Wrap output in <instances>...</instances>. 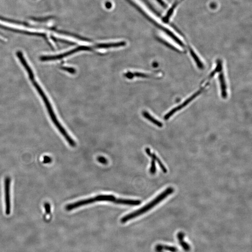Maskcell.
Instances as JSON below:
<instances>
[{
    "label": "cell",
    "instance_id": "19",
    "mask_svg": "<svg viewBox=\"0 0 252 252\" xmlns=\"http://www.w3.org/2000/svg\"><path fill=\"white\" fill-rule=\"evenodd\" d=\"M45 209H46V214H50L51 209H50V206L49 203H46L45 204Z\"/></svg>",
    "mask_w": 252,
    "mask_h": 252
},
{
    "label": "cell",
    "instance_id": "6",
    "mask_svg": "<svg viewBox=\"0 0 252 252\" xmlns=\"http://www.w3.org/2000/svg\"><path fill=\"white\" fill-rule=\"evenodd\" d=\"M91 48L88 47L86 46H79V47L75 48V49L69 51L67 53H64L61 54L53 56H44L41 57L40 59L42 61H45L56 60H60L64 57H66L68 56L71 55L74 53L79 52L80 50H91Z\"/></svg>",
    "mask_w": 252,
    "mask_h": 252
},
{
    "label": "cell",
    "instance_id": "16",
    "mask_svg": "<svg viewBox=\"0 0 252 252\" xmlns=\"http://www.w3.org/2000/svg\"><path fill=\"white\" fill-rule=\"evenodd\" d=\"M156 171V166H155V161L154 159H152L151 162V166H150L149 172L150 174H154Z\"/></svg>",
    "mask_w": 252,
    "mask_h": 252
},
{
    "label": "cell",
    "instance_id": "20",
    "mask_svg": "<svg viewBox=\"0 0 252 252\" xmlns=\"http://www.w3.org/2000/svg\"><path fill=\"white\" fill-rule=\"evenodd\" d=\"M52 159L51 157H49V156H44V163H49L52 162Z\"/></svg>",
    "mask_w": 252,
    "mask_h": 252
},
{
    "label": "cell",
    "instance_id": "13",
    "mask_svg": "<svg viewBox=\"0 0 252 252\" xmlns=\"http://www.w3.org/2000/svg\"><path fill=\"white\" fill-rule=\"evenodd\" d=\"M189 49H190V53H191V56H192V58H193V60H194V61L196 63L198 68L200 69H203L204 68V65H203V63L200 60L199 58V57L195 53V52L193 51V50L191 48H190Z\"/></svg>",
    "mask_w": 252,
    "mask_h": 252
},
{
    "label": "cell",
    "instance_id": "1",
    "mask_svg": "<svg viewBox=\"0 0 252 252\" xmlns=\"http://www.w3.org/2000/svg\"><path fill=\"white\" fill-rule=\"evenodd\" d=\"M31 80L34 86H35L39 94L41 96L42 98L44 100V103H45V105L49 113V115L52 118V121L53 122L54 124L55 125L56 127L58 129V130L60 131V132L62 134L63 136L64 137V138L66 140L67 142L72 147H75L76 146V143H75V141L71 138V137L69 135L68 133H67V132L64 130L62 126L61 125L60 123L58 122L57 118L53 110L52 105L50 104V102H49L47 97L45 94L44 91H43L40 85H39V84L37 83V81L34 80V78L31 79Z\"/></svg>",
    "mask_w": 252,
    "mask_h": 252
},
{
    "label": "cell",
    "instance_id": "14",
    "mask_svg": "<svg viewBox=\"0 0 252 252\" xmlns=\"http://www.w3.org/2000/svg\"><path fill=\"white\" fill-rule=\"evenodd\" d=\"M154 249H158V250H162V251H170L171 252H177V248L175 247L169 246L164 245L162 244H157L155 247Z\"/></svg>",
    "mask_w": 252,
    "mask_h": 252
},
{
    "label": "cell",
    "instance_id": "2",
    "mask_svg": "<svg viewBox=\"0 0 252 252\" xmlns=\"http://www.w3.org/2000/svg\"><path fill=\"white\" fill-rule=\"evenodd\" d=\"M174 192V189L172 187H169L166 189L164 192H163L160 195L157 196L155 199H154L152 201L150 202L148 204H147L144 206L142 207L141 208L132 212L130 214H128L124 216L123 217H122L121 220V222L122 223H125L129 221L130 220L138 217L139 216L143 214L146 213L148 211H149L151 209L153 208L157 204L160 203L162 201L167 198L168 196H169L170 194Z\"/></svg>",
    "mask_w": 252,
    "mask_h": 252
},
{
    "label": "cell",
    "instance_id": "8",
    "mask_svg": "<svg viewBox=\"0 0 252 252\" xmlns=\"http://www.w3.org/2000/svg\"><path fill=\"white\" fill-rule=\"evenodd\" d=\"M17 57H18V58H19L20 61L22 63V64H23L24 67H25V68L26 69V71L28 72L30 79H32L34 78L33 72L31 70V68H30L29 64H28L27 62H26V60L25 59L24 57V56H23L22 53L20 52H17Z\"/></svg>",
    "mask_w": 252,
    "mask_h": 252
},
{
    "label": "cell",
    "instance_id": "12",
    "mask_svg": "<svg viewBox=\"0 0 252 252\" xmlns=\"http://www.w3.org/2000/svg\"><path fill=\"white\" fill-rule=\"evenodd\" d=\"M177 238H178V241L182 248L184 249V251L188 252L190 251V247L188 245V243H186L185 241H184V233L183 232H180L177 234Z\"/></svg>",
    "mask_w": 252,
    "mask_h": 252
},
{
    "label": "cell",
    "instance_id": "9",
    "mask_svg": "<svg viewBox=\"0 0 252 252\" xmlns=\"http://www.w3.org/2000/svg\"><path fill=\"white\" fill-rule=\"evenodd\" d=\"M113 203L117 204L130 205V206H138L141 204V201L139 200L124 199H115Z\"/></svg>",
    "mask_w": 252,
    "mask_h": 252
},
{
    "label": "cell",
    "instance_id": "18",
    "mask_svg": "<svg viewBox=\"0 0 252 252\" xmlns=\"http://www.w3.org/2000/svg\"><path fill=\"white\" fill-rule=\"evenodd\" d=\"M97 161L100 163L102 164H106L108 163V161L107 159L105 157L102 156H99L97 157Z\"/></svg>",
    "mask_w": 252,
    "mask_h": 252
},
{
    "label": "cell",
    "instance_id": "7",
    "mask_svg": "<svg viewBox=\"0 0 252 252\" xmlns=\"http://www.w3.org/2000/svg\"><path fill=\"white\" fill-rule=\"evenodd\" d=\"M219 80H220V85H221V94L222 98L224 99H226L228 96L227 87H226L224 74L223 71H221L219 75Z\"/></svg>",
    "mask_w": 252,
    "mask_h": 252
},
{
    "label": "cell",
    "instance_id": "10",
    "mask_svg": "<svg viewBox=\"0 0 252 252\" xmlns=\"http://www.w3.org/2000/svg\"><path fill=\"white\" fill-rule=\"evenodd\" d=\"M145 151L146 152L148 156H150L152 159H154L155 161L157 162V163H158V164H159V166L160 167L161 169V170H163V171L164 173H167V169H166V168H165V166L163 165V163H162L161 161L160 160V159H159V158H158V157L155 155V154L151 153V152H150V149H149V148H146Z\"/></svg>",
    "mask_w": 252,
    "mask_h": 252
},
{
    "label": "cell",
    "instance_id": "4",
    "mask_svg": "<svg viewBox=\"0 0 252 252\" xmlns=\"http://www.w3.org/2000/svg\"><path fill=\"white\" fill-rule=\"evenodd\" d=\"M209 84V82H208L207 83H206V85L204 86V87H202V88H201L199 90L198 92H196L194 93L193 95H192L191 96V97H189L188 99H187L186 100L184 101L182 104H181V105H179V106H177V107H176V108H173V109L171 110V111H170L168 114H166L165 115V116H164V119L165 120H168L169 118L172 115H174L175 113H176V112H177V111H179V110H181V109L183 108L184 107H185V106H187L189 103H190V102L192 101L193 100L195 99L197 96H199L201 93L202 92H203L204 91V90H205V88Z\"/></svg>",
    "mask_w": 252,
    "mask_h": 252
},
{
    "label": "cell",
    "instance_id": "17",
    "mask_svg": "<svg viewBox=\"0 0 252 252\" xmlns=\"http://www.w3.org/2000/svg\"><path fill=\"white\" fill-rule=\"evenodd\" d=\"M62 69L63 70L67 71V72L70 73H71V74H74V73L76 72V71L75 69H74V68H72V67L63 66V67H62Z\"/></svg>",
    "mask_w": 252,
    "mask_h": 252
},
{
    "label": "cell",
    "instance_id": "15",
    "mask_svg": "<svg viewBox=\"0 0 252 252\" xmlns=\"http://www.w3.org/2000/svg\"><path fill=\"white\" fill-rule=\"evenodd\" d=\"M125 76L129 79H132L134 77H137L148 78L150 76V75L148 74H145V73H141V72H128L125 74Z\"/></svg>",
    "mask_w": 252,
    "mask_h": 252
},
{
    "label": "cell",
    "instance_id": "5",
    "mask_svg": "<svg viewBox=\"0 0 252 252\" xmlns=\"http://www.w3.org/2000/svg\"><path fill=\"white\" fill-rule=\"evenodd\" d=\"M11 178L6 177L4 180V198H5V214L9 215L11 212V198H10Z\"/></svg>",
    "mask_w": 252,
    "mask_h": 252
},
{
    "label": "cell",
    "instance_id": "11",
    "mask_svg": "<svg viewBox=\"0 0 252 252\" xmlns=\"http://www.w3.org/2000/svg\"><path fill=\"white\" fill-rule=\"evenodd\" d=\"M142 115L144 116L145 118L146 119H147L148 121H150L151 122L153 123L154 124L157 126L159 128H162L163 126V124L161 122L157 120V119L155 118L154 117L151 116L148 112L146 111H142Z\"/></svg>",
    "mask_w": 252,
    "mask_h": 252
},
{
    "label": "cell",
    "instance_id": "3",
    "mask_svg": "<svg viewBox=\"0 0 252 252\" xmlns=\"http://www.w3.org/2000/svg\"><path fill=\"white\" fill-rule=\"evenodd\" d=\"M115 199V197L113 195H98L93 198H90L89 199L76 202L75 203H72V204H68L65 207V209L68 211H71L72 210L77 208L95 203L97 201H110L113 202Z\"/></svg>",
    "mask_w": 252,
    "mask_h": 252
}]
</instances>
